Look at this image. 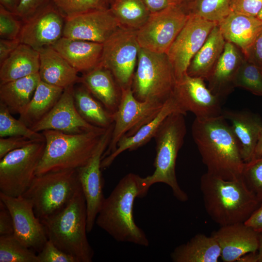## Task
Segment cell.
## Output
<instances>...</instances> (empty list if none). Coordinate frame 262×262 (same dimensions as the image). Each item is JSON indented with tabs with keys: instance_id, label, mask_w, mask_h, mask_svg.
<instances>
[{
	"instance_id": "1",
	"label": "cell",
	"mask_w": 262,
	"mask_h": 262,
	"mask_svg": "<svg viewBox=\"0 0 262 262\" xmlns=\"http://www.w3.org/2000/svg\"><path fill=\"white\" fill-rule=\"evenodd\" d=\"M192 135L208 173L227 180L242 177L245 163L240 143L222 115L206 119L196 118Z\"/></svg>"
},
{
	"instance_id": "2",
	"label": "cell",
	"mask_w": 262,
	"mask_h": 262,
	"mask_svg": "<svg viewBox=\"0 0 262 262\" xmlns=\"http://www.w3.org/2000/svg\"><path fill=\"white\" fill-rule=\"evenodd\" d=\"M144 178L130 173L122 178L105 198L96 223L115 240L147 246L145 232L135 223L133 207L137 197L146 196Z\"/></svg>"
},
{
	"instance_id": "3",
	"label": "cell",
	"mask_w": 262,
	"mask_h": 262,
	"mask_svg": "<svg viewBox=\"0 0 262 262\" xmlns=\"http://www.w3.org/2000/svg\"><path fill=\"white\" fill-rule=\"evenodd\" d=\"M200 184L205 210L220 226L245 222L260 204L242 177L227 180L206 172Z\"/></svg>"
},
{
	"instance_id": "4",
	"label": "cell",
	"mask_w": 262,
	"mask_h": 262,
	"mask_svg": "<svg viewBox=\"0 0 262 262\" xmlns=\"http://www.w3.org/2000/svg\"><path fill=\"white\" fill-rule=\"evenodd\" d=\"M48 240L77 262H91L94 252L87 239V209L81 186L62 209L41 220Z\"/></svg>"
},
{
	"instance_id": "5",
	"label": "cell",
	"mask_w": 262,
	"mask_h": 262,
	"mask_svg": "<svg viewBox=\"0 0 262 262\" xmlns=\"http://www.w3.org/2000/svg\"><path fill=\"white\" fill-rule=\"evenodd\" d=\"M106 129L77 134L55 130L42 131L45 147L36 176L49 172L77 169L84 165L94 153Z\"/></svg>"
},
{
	"instance_id": "6",
	"label": "cell",
	"mask_w": 262,
	"mask_h": 262,
	"mask_svg": "<svg viewBox=\"0 0 262 262\" xmlns=\"http://www.w3.org/2000/svg\"><path fill=\"white\" fill-rule=\"evenodd\" d=\"M184 114L173 113L164 121L156 134V156L153 174L144 178V191L156 183H164L171 189L173 195L181 202L188 200L187 194L179 185L176 174V163L186 133Z\"/></svg>"
},
{
	"instance_id": "7",
	"label": "cell",
	"mask_w": 262,
	"mask_h": 262,
	"mask_svg": "<svg viewBox=\"0 0 262 262\" xmlns=\"http://www.w3.org/2000/svg\"><path fill=\"white\" fill-rule=\"evenodd\" d=\"M176 81L166 53L140 48L131 85L136 98L164 103L171 97Z\"/></svg>"
},
{
	"instance_id": "8",
	"label": "cell",
	"mask_w": 262,
	"mask_h": 262,
	"mask_svg": "<svg viewBox=\"0 0 262 262\" xmlns=\"http://www.w3.org/2000/svg\"><path fill=\"white\" fill-rule=\"evenodd\" d=\"M80 186L76 169L49 172L36 176L22 196L31 200L41 220L65 207Z\"/></svg>"
},
{
	"instance_id": "9",
	"label": "cell",
	"mask_w": 262,
	"mask_h": 262,
	"mask_svg": "<svg viewBox=\"0 0 262 262\" xmlns=\"http://www.w3.org/2000/svg\"><path fill=\"white\" fill-rule=\"evenodd\" d=\"M45 140L34 141L0 159V192L13 197L22 196L36 176Z\"/></svg>"
},
{
	"instance_id": "10",
	"label": "cell",
	"mask_w": 262,
	"mask_h": 262,
	"mask_svg": "<svg viewBox=\"0 0 262 262\" xmlns=\"http://www.w3.org/2000/svg\"><path fill=\"white\" fill-rule=\"evenodd\" d=\"M136 31L120 26L103 44L99 65L111 72L122 89L132 85L141 48Z\"/></svg>"
},
{
	"instance_id": "11",
	"label": "cell",
	"mask_w": 262,
	"mask_h": 262,
	"mask_svg": "<svg viewBox=\"0 0 262 262\" xmlns=\"http://www.w3.org/2000/svg\"><path fill=\"white\" fill-rule=\"evenodd\" d=\"M189 16L184 8L172 4L150 14L145 24L136 31L140 47L154 52L166 53Z\"/></svg>"
},
{
	"instance_id": "12",
	"label": "cell",
	"mask_w": 262,
	"mask_h": 262,
	"mask_svg": "<svg viewBox=\"0 0 262 262\" xmlns=\"http://www.w3.org/2000/svg\"><path fill=\"white\" fill-rule=\"evenodd\" d=\"M164 103L152 100H139L134 97L131 87L122 89L120 104L114 114L111 139L102 159L115 150L118 142L122 137L134 134L151 121L159 113Z\"/></svg>"
},
{
	"instance_id": "13",
	"label": "cell",
	"mask_w": 262,
	"mask_h": 262,
	"mask_svg": "<svg viewBox=\"0 0 262 262\" xmlns=\"http://www.w3.org/2000/svg\"><path fill=\"white\" fill-rule=\"evenodd\" d=\"M113 128L114 123L106 129L94 153L86 164L76 169L86 201L88 233L93 229L97 215L105 198L103 194L104 181L101 163L103 155L110 142Z\"/></svg>"
},
{
	"instance_id": "14",
	"label": "cell",
	"mask_w": 262,
	"mask_h": 262,
	"mask_svg": "<svg viewBox=\"0 0 262 262\" xmlns=\"http://www.w3.org/2000/svg\"><path fill=\"white\" fill-rule=\"evenodd\" d=\"M204 81L187 73L176 80L171 96L184 115L190 112L196 118L206 119L222 115V100L206 86Z\"/></svg>"
},
{
	"instance_id": "15",
	"label": "cell",
	"mask_w": 262,
	"mask_h": 262,
	"mask_svg": "<svg viewBox=\"0 0 262 262\" xmlns=\"http://www.w3.org/2000/svg\"><path fill=\"white\" fill-rule=\"evenodd\" d=\"M189 17L166 53L176 80L187 73L189 64L218 23L189 14Z\"/></svg>"
},
{
	"instance_id": "16",
	"label": "cell",
	"mask_w": 262,
	"mask_h": 262,
	"mask_svg": "<svg viewBox=\"0 0 262 262\" xmlns=\"http://www.w3.org/2000/svg\"><path fill=\"white\" fill-rule=\"evenodd\" d=\"M66 18L50 0L22 21L18 38L22 44L38 51L51 46L63 35Z\"/></svg>"
},
{
	"instance_id": "17",
	"label": "cell",
	"mask_w": 262,
	"mask_h": 262,
	"mask_svg": "<svg viewBox=\"0 0 262 262\" xmlns=\"http://www.w3.org/2000/svg\"><path fill=\"white\" fill-rule=\"evenodd\" d=\"M0 200L12 215L13 235L25 246L39 252L48 238L44 226L35 215L31 200L23 196L13 197L1 192Z\"/></svg>"
},
{
	"instance_id": "18",
	"label": "cell",
	"mask_w": 262,
	"mask_h": 262,
	"mask_svg": "<svg viewBox=\"0 0 262 262\" xmlns=\"http://www.w3.org/2000/svg\"><path fill=\"white\" fill-rule=\"evenodd\" d=\"M36 132L55 130L67 133L77 134L99 130L84 120L78 113L74 102V85L64 91L52 109L31 128Z\"/></svg>"
},
{
	"instance_id": "19",
	"label": "cell",
	"mask_w": 262,
	"mask_h": 262,
	"mask_svg": "<svg viewBox=\"0 0 262 262\" xmlns=\"http://www.w3.org/2000/svg\"><path fill=\"white\" fill-rule=\"evenodd\" d=\"M120 27L110 8L66 19L63 36L103 44Z\"/></svg>"
},
{
	"instance_id": "20",
	"label": "cell",
	"mask_w": 262,
	"mask_h": 262,
	"mask_svg": "<svg viewBox=\"0 0 262 262\" xmlns=\"http://www.w3.org/2000/svg\"><path fill=\"white\" fill-rule=\"evenodd\" d=\"M212 235L217 242L221 260L239 262L245 255L256 252L259 247V232L244 223L220 226Z\"/></svg>"
},
{
	"instance_id": "21",
	"label": "cell",
	"mask_w": 262,
	"mask_h": 262,
	"mask_svg": "<svg viewBox=\"0 0 262 262\" xmlns=\"http://www.w3.org/2000/svg\"><path fill=\"white\" fill-rule=\"evenodd\" d=\"M244 58L236 46L226 41L224 50L207 80L209 89L221 100L234 89V79Z\"/></svg>"
},
{
	"instance_id": "22",
	"label": "cell",
	"mask_w": 262,
	"mask_h": 262,
	"mask_svg": "<svg viewBox=\"0 0 262 262\" xmlns=\"http://www.w3.org/2000/svg\"><path fill=\"white\" fill-rule=\"evenodd\" d=\"M176 112L182 113L171 96L164 102L159 113L151 121L142 127L134 134L124 136L119 141L115 150L102 160L101 169L109 167L116 157L125 151L135 150L154 138L164 119L172 113Z\"/></svg>"
},
{
	"instance_id": "23",
	"label": "cell",
	"mask_w": 262,
	"mask_h": 262,
	"mask_svg": "<svg viewBox=\"0 0 262 262\" xmlns=\"http://www.w3.org/2000/svg\"><path fill=\"white\" fill-rule=\"evenodd\" d=\"M78 83L83 85L109 112L114 114L116 112L122 89L109 70L99 65L83 73Z\"/></svg>"
},
{
	"instance_id": "24",
	"label": "cell",
	"mask_w": 262,
	"mask_h": 262,
	"mask_svg": "<svg viewBox=\"0 0 262 262\" xmlns=\"http://www.w3.org/2000/svg\"><path fill=\"white\" fill-rule=\"evenodd\" d=\"M51 47L78 73L87 72L100 64L103 44L62 36Z\"/></svg>"
},
{
	"instance_id": "25",
	"label": "cell",
	"mask_w": 262,
	"mask_h": 262,
	"mask_svg": "<svg viewBox=\"0 0 262 262\" xmlns=\"http://www.w3.org/2000/svg\"><path fill=\"white\" fill-rule=\"evenodd\" d=\"M222 115L230 123L231 130L240 143L241 154L244 163L250 161L252 159L262 129L261 117L245 110H223Z\"/></svg>"
},
{
	"instance_id": "26",
	"label": "cell",
	"mask_w": 262,
	"mask_h": 262,
	"mask_svg": "<svg viewBox=\"0 0 262 262\" xmlns=\"http://www.w3.org/2000/svg\"><path fill=\"white\" fill-rule=\"evenodd\" d=\"M38 51L41 81L63 89L79 82L78 71L51 46Z\"/></svg>"
},
{
	"instance_id": "27",
	"label": "cell",
	"mask_w": 262,
	"mask_h": 262,
	"mask_svg": "<svg viewBox=\"0 0 262 262\" xmlns=\"http://www.w3.org/2000/svg\"><path fill=\"white\" fill-rule=\"evenodd\" d=\"M218 25L225 41L236 46L244 54L262 29V21L232 11Z\"/></svg>"
},
{
	"instance_id": "28",
	"label": "cell",
	"mask_w": 262,
	"mask_h": 262,
	"mask_svg": "<svg viewBox=\"0 0 262 262\" xmlns=\"http://www.w3.org/2000/svg\"><path fill=\"white\" fill-rule=\"evenodd\" d=\"M225 43L226 41L217 24L192 59L187 73L191 76L207 81L224 50Z\"/></svg>"
},
{
	"instance_id": "29",
	"label": "cell",
	"mask_w": 262,
	"mask_h": 262,
	"mask_svg": "<svg viewBox=\"0 0 262 262\" xmlns=\"http://www.w3.org/2000/svg\"><path fill=\"white\" fill-rule=\"evenodd\" d=\"M39 67V51L21 43L0 64V84L38 73Z\"/></svg>"
},
{
	"instance_id": "30",
	"label": "cell",
	"mask_w": 262,
	"mask_h": 262,
	"mask_svg": "<svg viewBox=\"0 0 262 262\" xmlns=\"http://www.w3.org/2000/svg\"><path fill=\"white\" fill-rule=\"evenodd\" d=\"M221 249L212 236L198 233L185 244L176 247L170 254L174 262H217Z\"/></svg>"
},
{
	"instance_id": "31",
	"label": "cell",
	"mask_w": 262,
	"mask_h": 262,
	"mask_svg": "<svg viewBox=\"0 0 262 262\" xmlns=\"http://www.w3.org/2000/svg\"><path fill=\"white\" fill-rule=\"evenodd\" d=\"M40 81L38 72L0 84V102L12 114H20L31 100Z\"/></svg>"
},
{
	"instance_id": "32",
	"label": "cell",
	"mask_w": 262,
	"mask_h": 262,
	"mask_svg": "<svg viewBox=\"0 0 262 262\" xmlns=\"http://www.w3.org/2000/svg\"><path fill=\"white\" fill-rule=\"evenodd\" d=\"M63 88L41 81L19 119L30 128L48 114L60 98Z\"/></svg>"
},
{
	"instance_id": "33",
	"label": "cell",
	"mask_w": 262,
	"mask_h": 262,
	"mask_svg": "<svg viewBox=\"0 0 262 262\" xmlns=\"http://www.w3.org/2000/svg\"><path fill=\"white\" fill-rule=\"evenodd\" d=\"M74 98L78 113L88 123L105 129L114 123V114L109 112L83 85L74 87Z\"/></svg>"
},
{
	"instance_id": "34",
	"label": "cell",
	"mask_w": 262,
	"mask_h": 262,
	"mask_svg": "<svg viewBox=\"0 0 262 262\" xmlns=\"http://www.w3.org/2000/svg\"><path fill=\"white\" fill-rule=\"evenodd\" d=\"M110 9L121 27L134 30L142 27L151 14L142 0H118Z\"/></svg>"
},
{
	"instance_id": "35",
	"label": "cell",
	"mask_w": 262,
	"mask_h": 262,
	"mask_svg": "<svg viewBox=\"0 0 262 262\" xmlns=\"http://www.w3.org/2000/svg\"><path fill=\"white\" fill-rule=\"evenodd\" d=\"M231 0H195L185 10L206 20L218 23L231 12Z\"/></svg>"
},
{
	"instance_id": "36",
	"label": "cell",
	"mask_w": 262,
	"mask_h": 262,
	"mask_svg": "<svg viewBox=\"0 0 262 262\" xmlns=\"http://www.w3.org/2000/svg\"><path fill=\"white\" fill-rule=\"evenodd\" d=\"M21 136L35 141H45L42 132H36L20 120L14 118L8 108L0 102V137Z\"/></svg>"
},
{
	"instance_id": "37",
	"label": "cell",
	"mask_w": 262,
	"mask_h": 262,
	"mask_svg": "<svg viewBox=\"0 0 262 262\" xmlns=\"http://www.w3.org/2000/svg\"><path fill=\"white\" fill-rule=\"evenodd\" d=\"M0 262H38V258L13 234L0 235Z\"/></svg>"
},
{
	"instance_id": "38",
	"label": "cell",
	"mask_w": 262,
	"mask_h": 262,
	"mask_svg": "<svg viewBox=\"0 0 262 262\" xmlns=\"http://www.w3.org/2000/svg\"><path fill=\"white\" fill-rule=\"evenodd\" d=\"M234 86L262 97V69L244 58L236 75Z\"/></svg>"
},
{
	"instance_id": "39",
	"label": "cell",
	"mask_w": 262,
	"mask_h": 262,
	"mask_svg": "<svg viewBox=\"0 0 262 262\" xmlns=\"http://www.w3.org/2000/svg\"><path fill=\"white\" fill-rule=\"evenodd\" d=\"M66 19L90 11L110 8L107 0H50Z\"/></svg>"
},
{
	"instance_id": "40",
	"label": "cell",
	"mask_w": 262,
	"mask_h": 262,
	"mask_svg": "<svg viewBox=\"0 0 262 262\" xmlns=\"http://www.w3.org/2000/svg\"><path fill=\"white\" fill-rule=\"evenodd\" d=\"M242 178L260 203L262 202V156L245 163Z\"/></svg>"
},
{
	"instance_id": "41",
	"label": "cell",
	"mask_w": 262,
	"mask_h": 262,
	"mask_svg": "<svg viewBox=\"0 0 262 262\" xmlns=\"http://www.w3.org/2000/svg\"><path fill=\"white\" fill-rule=\"evenodd\" d=\"M22 20L15 13L0 5V37L2 39L18 38L22 26Z\"/></svg>"
},
{
	"instance_id": "42",
	"label": "cell",
	"mask_w": 262,
	"mask_h": 262,
	"mask_svg": "<svg viewBox=\"0 0 262 262\" xmlns=\"http://www.w3.org/2000/svg\"><path fill=\"white\" fill-rule=\"evenodd\" d=\"M37 255L38 262H77L75 258L59 249L49 240Z\"/></svg>"
},
{
	"instance_id": "43",
	"label": "cell",
	"mask_w": 262,
	"mask_h": 262,
	"mask_svg": "<svg viewBox=\"0 0 262 262\" xmlns=\"http://www.w3.org/2000/svg\"><path fill=\"white\" fill-rule=\"evenodd\" d=\"M230 7L232 12L257 17L262 7V0H231Z\"/></svg>"
},
{
	"instance_id": "44",
	"label": "cell",
	"mask_w": 262,
	"mask_h": 262,
	"mask_svg": "<svg viewBox=\"0 0 262 262\" xmlns=\"http://www.w3.org/2000/svg\"><path fill=\"white\" fill-rule=\"evenodd\" d=\"M35 141L21 136L0 138V159L8 153L25 147Z\"/></svg>"
},
{
	"instance_id": "45",
	"label": "cell",
	"mask_w": 262,
	"mask_h": 262,
	"mask_svg": "<svg viewBox=\"0 0 262 262\" xmlns=\"http://www.w3.org/2000/svg\"><path fill=\"white\" fill-rule=\"evenodd\" d=\"M50 1V0H20L15 14L23 21Z\"/></svg>"
},
{
	"instance_id": "46",
	"label": "cell",
	"mask_w": 262,
	"mask_h": 262,
	"mask_svg": "<svg viewBox=\"0 0 262 262\" xmlns=\"http://www.w3.org/2000/svg\"><path fill=\"white\" fill-rule=\"evenodd\" d=\"M244 55L246 60L253 63L262 70V29Z\"/></svg>"
},
{
	"instance_id": "47",
	"label": "cell",
	"mask_w": 262,
	"mask_h": 262,
	"mask_svg": "<svg viewBox=\"0 0 262 262\" xmlns=\"http://www.w3.org/2000/svg\"><path fill=\"white\" fill-rule=\"evenodd\" d=\"M14 232V223L11 213L0 200V235H12Z\"/></svg>"
},
{
	"instance_id": "48",
	"label": "cell",
	"mask_w": 262,
	"mask_h": 262,
	"mask_svg": "<svg viewBox=\"0 0 262 262\" xmlns=\"http://www.w3.org/2000/svg\"><path fill=\"white\" fill-rule=\"evenodd\" d=\"M21 44L19 38L0 39V64H1Z\"/></svg>"
},
{
	"instance_id": "49",
	"label": "cell",
	"mask_w": 262,
	"mask_h": 262,
	"mask_svg": "<svg viewBox=\"0 0 262 262\" xmlns=\"http://www.w3.org/2000/svg\"><path fill=\"white\" fill-rule=\"evenodd\" d=\"M245 223L256 231L262 232V202Z\"/></svg>"
},
{
	"instance_id": "50",
	"label": "cell",
	"mask_w": 262,
	"mask_h": 262,
	"mask_svg": "<svg viewBox=\"0 0 262 262\" xmlns=\"http://www.w3.org/2000/svg\"><path fill=\"white\" fill-rule=\"evenodd\" d=\"M150 13L161 11L169 5V0H142Z\"/></svg>"
},
{
	"instance_id": "51",
	"label": "cell",
	"mask_w": 262,
	"mask_h": 262,
	"mask_svg": "<svg viewBox=\"0 0 262 262\" xmlns=\"http://www.w3.org/2000/svg\"><path fill=\"white\" fill-rule=\"evenodd\" d=\"M20 0H0V5H1L7 10L16 13L19 4Z\"/></svg>"
},
{
	"instance_id": "52",
	"label": "cell",
	"mask_w": 262,
	"mask_h": 262,
	"mask_svg": "<svg viewBox=\"0 0 262 262\" xmlns=\"http://www.w3.org/2000/svg\"><path fill=\"white\" fill-rule=\"evenodd\" d=\"M262 156V129L259 133L257 143L254 150L252 159Z\"/></svg>"
},
{
	"instance_id": "53",
	"label": "cell",
	"mask_w": 262,
	"mask_h": 262,
	"mask_svg": "<svg viewBox=\"0 0 262 262\" xmlns=\"http://www.w3.org/2000/svg\"><path fill=\"white\" fill-rule=\"evenodd\" d=\"M254 262H262V232L259 233V247L256 252L253 253Z\"/></svg>"
},
{
	"instance_id": "54",
	"label": "cell",
	"mask_w": 262,
	"mask_h": 262,
	"mask_svg": "<svg viewBox=\"0 0 262 262\" xmlns=\"http://www.w3.org/2000/svg\"><path fill=\"white\" fill-rule=\"evenodd\" d=\"M195 0H169L170 4L180 6L184 8Z\"/></svg>"
},
{
	"instance_id": "55",
	"label": "cell",
	"mask_w": 262,
	"mask_h": 262,
	"mask_svg": "<svg viewBox=\"0 0 262 262\" xmlns=\"http://www.w3.org/2000/svg\"><path fill=\"white\" fill-rule=\"evenodd\" d=\"M257 17L262 21V7Z\"/></svg>"
},
{
	"instance_id": "56",
	"label": "cell",
	"mask_w": 262,
	"mask_h": 262,
	"mask_svg": "<svg viewBox=\"0 0 262 262\" xmlns=\"http://www.w3.org/2000/svg\"><path fill=\"white\" fill-rule=\"evenodd\" d=\"M108 2V3H109L110 5V7L111 6H112L114 2H115V0H107Z\"/></svg>"
},
{
	"instance_id": "57",
	"label": "cell",
	"mask_w": 262,
	"mask_h": 262,
	"mask_svg": "<svg viewBox=\"0 0 262 262\" xmlns=\"http://www.w3.org/2000/svg\"><path fill=\"white\" fill-rule=\"evenodd\" d=\"M116 0H115V1H116Z\"/></svg>"
}]
</instances>
